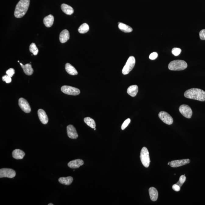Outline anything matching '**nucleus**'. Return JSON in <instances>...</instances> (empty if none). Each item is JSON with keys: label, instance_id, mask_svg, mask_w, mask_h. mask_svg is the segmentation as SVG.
<instances>
[{"label": "nucleus", "instance_id": "nucleus-37", "mask_svg": "<svg viewBox=\"0 0 205 205\" xmlns=\"http://www.w3.org/2000/svg\"><path fill=\"white\" fill-rule=\"evenodd\" d=\"M169 164H170V162H169L168 164V165H169Z\"/></svg>", "mask_w": 205, "mask_h": 205}, {"label": "nucleus", "instance_id": "nucleus-3", "mask_svg": "<svg viewBox=\"0 0 205 205\" xmlns=\"http://www.w3.org/2000/svg\"><path fill=\"white\" fill-rule=\"evenodd\" d=\"M187 66V63L183 60H175L169 63L168 68L171 70H183L186 69Z\"/></svg>", "mask_w": 205, "mask_h": 205}, {"label": "nucleus", "instance_id": "nucleus-36", "mask_svg": "<svg viewBox=\"0 0 205 205\" xmlns=\"http://www.w3.org/2000/svg\"><path fill=\"white\" fill-rule=\"evenodd\" d=\"M48 205H54L53 204H52V203H50V204H49Z\"/></svg>", "mask_w": 205, "mask_h": 205}, {"label": "nucleus", "instance_id": "nucleus-25", "mask_svg": "<svg viewBox=\"0 0 205 205\" xmlns=\"http://www.w3.org/2000/svg\"><path fill=\"white\" fill-rule=\"evenodd\" d=\"M84 121L87 125L91 128L92 129H95L96 127V124H95L94 120L92 119L91 118L89 117H87L84 118Z\"/></svg>", "mask_w": 205, "mask_h": 205}, {"label": "nucleus", "instance_id": "nucleus-1", "mask_svg": "<svg viewBox=\"0 0 205 205\" xmlns=\"http://www.w3.org/2000/svg\"><path fill=\"white\" fill-rule=\"evenodd\" d=\"M184 96L189 99L201 101H205V92L200 89H189L185 92Z\"/></svg>", "mask_w": 205, "mask_h": 205}, {"label": "nucleus", "instance_id": "nucleus-20", "mask_svg": "<svg viewBox=\"0 0 205 205\" xmlns=\"http://www.w3.org/2000/svg\"><path fill=\"white\" fill-rule=\"evenodd\" d=\"M61 8L62 11L68 15H71L74 12L73 8L65 4H62Z\"/></svg>", "mask_w": 205, "mask_h": 205}, {"label": "nucleus", "instance_id": "nucleus-8", "mask_svg": "<svg viewBox=\"0 0 205 205\" xmlns=\"http://www.w3.org/2000/svg\"><path fill=\"white\" fill-rule=\"evenodd\" d=\"M179 110L180 113L185 118H190L192 115V111L191 108L187 105L183 104L180 106Z\"/></svg>", "mask_w": 205, "mask_h": 205}, {"label": "nucleus", "instance_id": "nucleus-38", "mask_svg": "<svg viewBox=\"0 0 205 205\" xmlns=\"http://www.w3.org/2000/svg\"><path fill=\"white\" fill-rule=\"evenodd\" d=\"M94 130H96V129L95 128V129H94Z\"/></svg>", "mask_w": 205, "mask_h": 205}, {"label": "nucleus", "instance_id": "nucleus-21", "mask_svg": "<svg viewBox=\"0 0 205 205\" xmlns=\"http://www.w3.org/2000/svg\"><path fill=\"white\" fill-rule=\"evenodd\" d=\"M138 86L136 85L129 86L127 90V92L128 94L132 97H135L138 93Z\"/></svg>", "mask_w": 205, "mask_h": 205}, {"label": "nucleus", "instance_id": "nucleus-9", "mask_svg": "<svg viewBox=\"0 0 205 205\" xmlns=\"http://www.w3.org/2000/svg\"><path fill=\"white\" fill-rule=\"evenodd\" d=\"M160 119L166 124L171 125L173 122V119L170 115L165 111H161L158 114Z\"/></svg>", "mask_w": 205, "mask_h": 205}, {"label": "nucleus", "instance_id": "nucleus-6", "mask_svg": "<svg viewBox=\"0 0 205 205\" xmlns=\"http://www.w3.org/2000/svg\"><path fill=\"white\" fill-rule=\"evenodd\" d=\"M61 89L63 93L67 95H77L80 93L79 89L72 86H64L61 87Z\"/></svg>", "mask_w": 205, "mask_h": 205}, {"label": "nucleus", "instance_id": "nucleus-19", "mask_svg": "<svg viewBox=\"0 0 205 205\" xmlns=\"http://www.w3.org/2000/svg\"><path fill=\"white\" fill-rule=\"evenodd\" d=\"M54 17L53 15H50L46 16L44 19V23L46 27H50L53 25Z\"/></svg>", "mask_w": 205, "mask_h": 205}, {"label": "nucleus", "instance_id": "nucleus-30", "mask_svg": "<svg viewBox=\"0 0 205 205\" xmlns=\"http://www.w3.org/2000/svg\"><path fill=\"white\" fill-rule=\"evenodd\" d=\"M130 121L131 120L130 118H127V119H126L125 121L123 123L122 125L121 126L122 129V130H124V129L128 126L130 122Z\"/></svg>", "mask_w": 205, "mask_h": 205}, {"label": "nucleus", "instance_id": "nucleus-16", "mask_svg": "<svg viewBox=\"0 0 205 205\" xmlns=\"http://www.w3.org/2000/svg\"><path fill=\"white\" fill-rule=\"evenodd\" d=\"M25 154L22 150L19 149H15L12 152V157L17 160L22 159L24 158Z\"/></svg>", "mask_w": 205, "mask_h": 205}, {"label": "nucleus", "instance_id": "nucleus-13", "mask_svg": "<svg viewBox=\"0 0 205 205\" xmlns=\"http://www.w3.org/2000/svg\"><path fill=\"white\" fill-rule=\"evenodd\" d=\"M38 115L41 122L44 125L47 124L48 118L45 112L43 109H39L38 111Z\"/></svg>", "mask_w": 205, "mask_h": 205}, {"label": "nucleus", "instance_id": "nucleus-31", "mask_svg": "<svg viewBox=\"0 0 205 205\" xmlns=\"http://www.w3.org/2000/svg\"><path fill=\"white\" fill-rule=\"evenodd\" d=\"M2 79L3 81H5L8 84L10 83L12 81L11 77L7 75H4V76H3Z\"/></svg>", "mask_w": 205, "mask_h": 205}, {"label": "nucleus", "instance_id": "nucleus-2", "mask_svg": "<svg viewBox=\"0 0 205 205\" xmlns=\"http://www.w3.org/2000/svg\"><path fill=\"white\" fill-rule=\"evenodd\" d=\"M30 0H20L15 8L14 15L15 17L21 18L23 17L27 13L28 10Z\"/></svg>", "mask_w": 205, "mask_h": 205}, {"label": "nucleus", "instance_id": "nucleus-18", "mask_svg": "<svg viewBox=\"0 0 205 205\" xmlns=\"http://www.w3.org/2000/svg\"><path fill=\"white\" fill-rule=\"evenodd\" d=\"M149 194L151 200L153 201H156L158 198V191L155 188L152 187L149 189Z\"/></svg>", "mask_w": 205, "mask_h": 205}, {"label": "nucleus", "instance_id": "nucleus-12", "mask_svg": "<svg viewBox=\"0 0 205 205\" xmlns=\"http://www.w3.org/2000/svg\"><path fill=\"white\" fill-rule=\"evenodd\" d=\"M67 135L69 138L72 139H76L78 138V135L76 129L73 125H70L67 126Z\"/></svg>", "mask_w": 205, "mask_h": 205}, {"label": "nucleus", "instance_id": "nucleus-11", "mask_svg": "<svg viewBox=\"0 0 205 205\" xmlns=\"http://www.w3.org/2000/svg\"><path fill=\"white\" fill-rule=\"evenodd\" d=\"M190 162V160L189 159L180 160H174L170 162V166L172 168H177L185 165Z\"/></svg>", "mask_w": 205, "mask_h": 205}, {"label": "nucleus", "instance_id": "nucleus-22", "mask_svg": "<svg viewBox=\"0 0 205 205\" xmlns=\"http://www.w3.org/2000/svg\"><path fill=\"white\" fill-rule=\"evenodd\" d=\"M66 71L68 73L72 75H78V72L75 68L69 63H67L65 66Z\"/></svg>", "mask_w": 205, "mask_h": 205}, {"label": "nucleus", "instance_id": "nucleus-27", "mask_svg": "<svg viewBox=\"0 0 205 205\" xmlns=\"http://www.w3.org/2000/svg\"><path fill=\"white\" fill-rule=\"evenodd\" d=\"M30 51L33 54V55H36L38 52V50L36 44L34 43H32L29 47Z\"/></svg>", "mask_w": 205, "mask_h": 205}, {"label": "nucleus", "instance_id": "nucleus-26", "mask_svg": "<svg viewBox=\"0 0 205 205\" xmlns=\"http://www.w3.org/2000/svg\"><path fill=\"white\" fill-rule=\"evenodd\" d=\"M89 29V26L87 24L84 23L80 26L78 29V31L81 34L87 33Z\"/></svg>", "mask_w": 205, "mask_h": 205}, {"label": "nucleus", "instance_id": "nucleus-24", "mask_svg": "<svg viewBox=\"0 0 205 205\" xmlns=\"http://www.w3.org/2000/svg\"><path fill=\"white\" fill-rule=\"evenodd\" d=\"M118 27L122 32L126 33H129L132 32L133 29L130 26L126 25V24L122 23H118Z\"/></svg>", "mask_w": 205, "mask_h": 205}, {"label": "nucleus", "instance_id": "nucleus-33", "mask_svg": "<svg viewBox=\"0 0 205 205\" xmlns=\"http://www.w3.org/2000/svg\"><path fill=\"white\" fill-rule=\"evenodd\" d=\"M158 53L156 52H153L149 55V58L150 59L154 60L156 59L158 57Z\"/></svg>", "mask_w": 205, "mask_h": 205}, {"label": "nucleus", "instance_id": "nucleus-28", "mask_svg": "<svg viewBox=\"0 0 205 205\" xmlns=\"http://www.w3.org/2000/svg\"><path fill=\"white\" fill-rule=\"evenodd\" d=\"M186 178L185 176V175H182L180 177L179 181L177 182L176 184H178L180 187L182 186L183 183H184L185 181H186Z\"/></svg>", "mask_w": 205, "mask_h": 205}, {"label": "nucleus", "instance_id": "nucleus-17", "mask_svg": "<svg viewBox=\"0 0 205 205\" xmlns=\"http://www.w3.org/2000/svg\"><path fill=\"white\" fill-rule=\"evenodd\" d=\"M20 64L26 75L30 76L33 74L34 70L32 68L31 65L30 64H27L25 65H24L21 63H20Z\"/></svg>", "mask_w": 205, "mask_h": 205}, {"label": "nucleus", "instance_id": "nucleus-14", "mask_svg": "<svg viewBox=\"0 0 205 205\" xmlns=\"http://www.w3.org/2000/svg\"><path fill=\"white\" fill-rule=\"evenodd\" d=\"M84 161L81 159H76L69 162L68 164L69 168L72 169L78 168L84 164Z\"/></svg>", "mask_w": 205, "mask_h": 205}, {"label": "nucleus", "instance_id": "nucleus-32", "mask_svg": "<svg viewBox=\"0 0 205 205\" xmlns=\"http://www.w3.org/2000/svg\"><path fill=\"white\" fill-rule=\"evenodd\" d=\"M15 71L14 69L13 68H10L6 72V74L9 76L12 77L14 75Z\"/></svg>", "mask_w": 205, "mask_h": 205}, {"label": "nucleus", "instance_id": "nucleus-34", "mask_svg": "<svg viewBox=\"0 0 205 205\" xmlns=\"http://www.w3.org/2000/svg\"><path fill=\"white\" fill-rule=\"evenodd\" d=\"M200 39L202 40H205V29H203L200 32Z\"/></svg>", "mask_w": 205, "mask_h": 205}, {"label": "nucleus", "instance_id": "nucleus-29", "mask_svg": "<svg viewBox=\"0 0 205 205\" xmlns=\"http://www.w3.org/2000/svg\"><path fill=\"white\" fill-rule=\"evenodd\" d=\"M182 51L181 49L175 48H173L172 50V53L175 56H178L179 55Z\"/></svg>", "mask_w": 205, "mask_h": 205}, {"label": "nucleus", "instance_id": "nucleus-15", "mask_svg": "<svg viewBox=\"0 0 205 205\" xmlns=\"http://www.w3.org/2000/svg\"><path fill=\"white\" fill-rule=\"evenodd\" d=\"M70 38V34L68 30L65 29L61 32L59 36L60 42L64 44L67 42Z\"/></svg>", "mask_w": 205, "mask_h": 205}, {"label": "nucleus", "instance_id": "nucleus-10", "mask_svg": "<svg viewBox=\"0 0 205 205\" xmlns=\"http://www.w3.org/2000/svg\"><path fill=\"white\" fill-rule=\"evenodd\" d=\"M19 105L21 109L26 113H29L31 111V108L28 102L24 98H21L19 100Z\"/></svg>", "mask_w": 205, "mask_h": 205}, {"label": "nucleus", "instance_id": "nucleus-35", "mask_svg": "<svg viewBox=\"0 0 205 205\" xmlns=\"http://www.w3.org/2000/svg\"><path fill=\"white\" fill-rule=\"evenodd\" d=\"M172 189L175 192H179L180 190V186L177 184H174L172 186Z\"/></svg>", "mask_w": 205, "mask_h": 205}, {"label": "nucleus", "instance_id": "nucleus-23", "mask_svg": "<svg viewBox=\"0 0 205 205\" xmlns=\"http://www.w3.org/2000/svg\"><path fill=\"white\" fill-rule=\"evenodd\" d=\"M73 181V178L71 176L67 177H62L58 179V182L61 184L69 186Z\"/></svg>", "mask_w": 205, "mask_h": 205}, {"label": "nucleus", "instance_id": "nucleus-7", "mask_svg": "<svg viewBox=\"0 0 205 205\" xmlns=\"http://www.w3.org/2000/svg\"><path fill=\"white\" fill-rule=\"evenodd\" d=\"M16 173L13 169L9 168H2L0 169V178H13Z\"/></svg>", "mask_w": 205, "mask_h": 205}, {"label": "nucleus", "instance_id": "nucleus-4", "mask_svg": "<svg viewBox=\"0 0 205 205\" xmlns=\"http://www.w3.org/2000/svg\"><path fill=\"white\" fill-rule=\"evenodd\" d=\"M140 157L143 166L146 168L149 167L150 161L149 151L147 148L143 147L142 149Z\"/></svg>", "mask_w": 205, "mask_h": 205}, {"label": "nucleus", "instance_id": "nucleus-5", "mask_svg": "<svg viewBox=\"0 0 205 205\" xmlns=\"http://www.w3.org/2000/svg\"><path fill=\"white\" fill-rule=\"evenodd\" d=\"M136 60L135 57H129L122 69V72L124 75H127L133 69L135 65Z\"/></svg>", "mask_w": 205, "mask_h": 205}]
</instances>
